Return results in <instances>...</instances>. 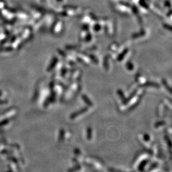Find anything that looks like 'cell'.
Masks as SVG:
<instances>
[{
	"mask_svg": "<svg viewBox=\"0 0 172 172\" xmlns=\"http://www.w3.org/2000/svg\"><path fill=\"white\" fill-rule=\"evenodd\" d=\"M88 107H84V108L81 109L79 111H77L75 112V113H72V114L70 115V117L71 119H74V118H76L77 117H78V116H79L80 115L82 114H83L84 113H85L86 111H88Z\"/></svg>",
	"mask_w": 172,
	"mask_h": 172,
	"instance_id": "1",
	"label": "cell"
},
{
	"mask_svg": "<svg viewBox=\"0 0 172 172\" xmlns=\"http://www.w3.org/2000/svg\"><path fill=\"white\" fill-rule=\"evenodd\" d=\"M82 99H83L84 102L87 105L89 106H93V103L91 101V100L89 99L86 95H82Z\"/></svg>",
	"mask_w": 172,
	"mask_h": 172,
	"instance_id": "2",
	"label": "cell"
},
{
	"mask_svg": "<svg viewBox=\"0 0 172 172\" xmlns=\"http://www.w3.org/2000/svg\"><path fill=\"white\" fill-rule=\"evenodd\" d=\"M149 160H144L143 161H142L141 163L139 164L138 167V169L140 171H143L144 169V167L146 166L147 164L148 163Z\"/></svg>",
	"mask_w": 172,
	"mask_h": 172,
	"instance_id": "3",
	"label": "cell"
},
{
	"mask_svg": "<svg viewBox=\"0 0 172 172\" xmlns=\"http://www.w3.org/2000/svg\"><path fill=\"white\" fill-rule=\"evenodd\" d=\"M144 86H155L157 87V88H159V87H160V85L156 83V82H147L146 83H145L143 85Z\"/></svg>",
	"mask_w": 172,
	"mask_h": 172,
	"instance_id": "4",
	"label": "cell"
},
{
	"mask_svg": "<svg viewBox=\"0 0 172 172\" xmlns=\"http://www.w3.org/2000/svg\"><path fill=\"white\" fill-rule=\"evenodd\" d=\"M162 83L164 85V86L165 87V88H166L167 90L168 91L169 93H171H171H172L171 88V86L169 85L167 83V81H166V80H164V79H163L162 80Z\"/></svg>",
	"mask_w": 172,
	"mask_h": 172,
	"instance_id": "5",
	"label": "cell"
},
{
	"mask_svg": "<svg viewBox=\"0 0 172 172\" xmlns=\"http://www.w3.org/2000/svg\"><path fill=\"white\" fill-rule=\"evenodd\" d=\"M136 92H137V90H134V92H132V94L130 95V96H129V98H128V99H125V100H124L123 101V103H124V104H126V103H128V101H129V100H130V99H131L132 98V97H133V96H134V95H135Z\"/></svg>",
	"mask_w": 172,
	"mask_h": 172,
	"instance_id": "6",
	"label": "cell"
},
{
	"mask_svg": "<svg viewBox=\"0 0 172 172\" xmlns=\"http://www.w3.org/2000/svg\"><path fill=\"white\" fill-rule=\"evenodd\" d=\"M127 51L128 50H125L123 53H120V55L118 56V61H120L122 59H123V58L124 57V56L125 55V54L126 53H127Z\"/></svg>",
	"mask_w": 172,
	"mask_h": 172,
	"instance_id": "7",
	"label": "cell"
},
{
	"mask_svg": "<svg viewBox=\"0 0 172 172\" xmlns=\"http://www.w3.org/2000/svg\"><path fill=\"white\" fill-rule=\"evenodd\" d=\"M86 136H87V138H88V139H90L92 138V130L90 128H88V129H87V135H86Z\"/></svg>",
	"mask_w": 172,
	"mask_h": 172,
	"instance_id": "8",
	"label": "cell"
},
{
	"mask_svg": "<svg viewBox=\"0 0 172 172\" xmlns=\"http://www.w3.org/2000/svg\"><path fill=\"white\" fill-rule=\"evenodd\" d=\"M118 94L120 95V98H121V100H123V101L125 100V97H124V93L121 90H118Z\"/></svg>",
	"mask_w": 172,
	"mask_h": 172,
	"instance_id": "9",
	"label": "cell"
},
{
	"mask_svg": "<svg viewBox=\"0 0 172 172\" xmlns=\"http://www.w3.org/2000/svg\"><path fill=\"white\" fill-rule=\"evenodd\" d=\"M126 68H127L129 70H132V69H133L134 68V66L132 65V64L130 63V62L126 64Z\"/></svg>",
	"mask_w": 172,
	"mask_h": 172,
	"instance_id": "10",
	"label": "cell"
},
{
	"mask_svg": "<svg viewBox=\"0 0 172 172\" xmlns=\"http://www.w3.org/2000/svg\"><path fill=\"white\" fill-rule=\"evenodd\" d=\"M165 122L163 121H158L155 124V127H158V126H160L161 125H164L165 124Z\"/></svg>",
	"mask_w": 172,
	"mask_h": 172,
	"instance_id": "11",
	"label": "cell"
},
{
	"mask_svg": "<svg viewBox=\"0 0 172 172\" xmlns=\"http://www.w3.org/2000/svg\"><path fill=\"white\" fill-rule=\"evenodd\" d=\"M157 166H158V163H153L152 164L150 165V168H149V171H151V170H152L153 169L157 167Z\"/></svg>",
	"mask_w": 172,
	"mask_h": 172,
	"instance_id": "12",
	"label": "cell"
},
{
	"mask_svg": "<svg viewBox=\"0 0 172 172\" xmlns=\"http://www.w3.org/2000/svg\"><path fill=\"white\" fill-rule=\"evenodd\" d=\"M144 139L146 141V142H148L149 140H150V136L148 135V134H145L144 135Z\"/></svg>",
	"mask_w": 172,
	"mask_h": 172,
	"instance_id": "13",
	"label": "cell"
},
{
	"mask_svg": "<svg viewBox=\"0 0 172 172\" xmlns=\"http://www.w3.org/2000/svg\"><path fill=\"white\" fill-rule=\"evenodd\" d=\"M80 169V165H77V166L75 167V168H74L72 169H70V171H77V170H79Z\"/></svg>",
	"mask_w": 172,
	"mask_h": 172,
	"instance_id": "14",
	"label": "cell"
}]
</instances>
